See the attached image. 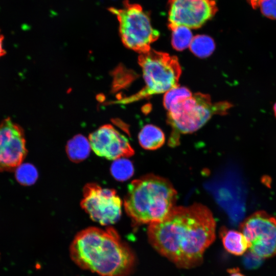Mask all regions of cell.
<instances>
[{
  "label": "cell",
  "instance_id": "obj_1",
  "mask_svg": "<svg viewBox=\"0 0 276 276\" xmlns=\"http://www.w3.org/2000/svg\"><path fill=\"white\" fill-rule=\"evenodd\" d=\"M216 222L211 211L200 203L175 206L163 220L149 224L150 243L180 268L200 264L215 239Z\"/></svg>",
  "mask_w": 276,
  "mask_h": 276
},
{
  "label": "cell",
  "instance_id": "obj_2",
  "mask_svg": "<svg viewBox=\"0 0 276 276\" xmlns=\"http://www.w3.org/2000/svg\"><path fill=\"white\" fill-rule=\"evenodd\" d=\"M70 251L77 265L100 276H129L135 264L133 251L110 226L105 229L90 227L79 232Z\"/></svg>",
  "mask_w": 276,
  "mask_h": 276
},
{
  "label": "cell",
  "instance_id": "obj_3",
  "mask_svg": "<svg viewBox=\"0 0 276 276\" xmlns=\"http://www.w3.org/2000/svg\"><path fill=\"white\" fill-rule=\"evenodd\" d=\"M177 192L169 180L147 174L132 181L124 198L125 211L137 224L163 220L175 206Z\"/></svg>",
  "mask_w": 276,
  "mask_h": 276
},
{
  "label": "cell",
  "instance_id": "obj_4",
  "mask_svg": "<svg viewBox=\"0 0 276 276\" xmlns=\"http://www.w3.org/2000/svg\"><path fill=\"white\" fill-rule=\"evenodd\" d=\"M226 102L213 103L210 96L197 93L181 99L167 110V122L172 129L169 144H178L180 134L194 132L215 114L224 115L231 107Z\"/></svg>",
  "mask_w": 276,
  "mask_h": 276
},
{
  "label": "cell",
  "instance_id": "obj_5",
  "mask_svg": "<svg viewBox=\"0 0 276 276\" xmlns=\"http://www.w3.org/2000/svg\"><path fill=\"white\" fill-rule=\"evenodd\" d=\"M138 61L142 70L145 86L137 93L122 100L123 103L166 93L179 86L181 68L176 56L150 49L140 54Z\"/></svg>",
  "mask_w": 276,
  "mask_h": 276
},
{
  "label": "cell",
  "instance_id": "obj_6",
  "mask_svg": "<svg viewBox=\"0 0 276 276\" xmlns=\"http://www.w3.org/2000/svg\"><path fill=\"white\" fill-rule=\"evenodd\" d=\"M110 11L118 18L121 40L126 47L140 54L151 49L159 33L153 28L149 17L140 5L126 2L122 8H112Z\"/></svg>",
  "mask_w": 276,
  "mask_h": 276
},
{
  "label": "cell",
  "instance_id": "obj_7",
  "mask_svg": "<svg viewBox=\"0 0 276 276\" xmlns=\"http://www.w3.org/2000/svg\"><path fill=\"white\" fill-rule=\"evenodd\" d=\"M80 204L93 221L102 225L114 224L121 216L122 201L117 192L95 183L84 186Z\"/></svg>",
  "mask_w": 276,
  "mask_h": 276
},
{
  "label": "cell",
  "instance_id": "obj_8",
  "mask_svg": "<svg viewBox=\"0 0 276 276\" xmlns=\"http://www.w3.org/2000/svg\"><path fill=\"white\" fill-rule=\"evenodd\" d=\"M250 251L261 258L276 256V217L257 212L240 225Z\"/></svg>",
  "mask_w": 276,
  "mask_h": 276
},
{
  "label": "cell",
  "instance_id": "obj_9",
  "mask_svg": "<svg viewBox=\"0 0 276 276\" xmlns=\"http://www.w3.org/2000/svg\"><path fill=\"white\" fill-rule=\"evenodd\" d=\"M168 27L189 29L201 27L217 11L214 0H169Z\"/></svg>",
  "mask_w": 276,
  "mask_h": 276
},
{
  "label": "cell",
  "instance_id": "obj_10",
  "mask_svg": "<svg viewBox=\"0 0 276 276\" xmlns=\"http://www.w3.org/2000/svg\"><path fill=\"white\" fill-rule=\"evenodd\" d=\"M27 153L22 128L10 118L0 124V172L15 170Z\"/></svg>",
  "mask_w": 276,
  "mask_h": 276
},
{
  "label": "cell",
  "instance_id": "obj_11",
  "mask_svg": "<svg viewBox=\"0 0 276 276\" xmlns=\"http://www.w3.org/2000/svg\"><path fill=\"white\" fill-rule=\"evenodd\" d=\"M91 148L98 156L110 160L133 155L134 150L128 139L111 125H104L90 134Z\"/></svg>",
  "mask_w": 276,
  "mask_h": 276
},
{
  "label": "cell",
  "instance_id": "obj_12",
  "mask_svg": "<svg viewBox=\"0 0 276 276\" xmlns=\"http://www.w3.org/2000/svg\"><path fill=\"white\" fill-rule=\"evenodd\" d=\"M220 235L224 248L232 255H242L248 248L247 241L241 232L222 227Z\"/></svg>",
  "mask_w": 276,
  "mask_h": 276
},
{
  "label": "cell",
  "instance_id": "obj_13",
  "mask_svg": "<svg viewBox=\"0 0 276 276\" xmlns=\"http://www.w3.org/2000/svg\"><path fill=\"white\" fill-rule=\"evenodd\" d=\"M138 140L142 148L153 150L159 148L164 145L165 136L159 128L153 125L147 124L139 132Z\"/></svg>",
  "mask_w": 276,
  "mask_h": 276
},
{
  "label": "cell",
  "instance_id": "obj_14",
  "mask_svg": "<svg viewBox=\"0 0 276 276\" xmlns=\"http://www.w3.org/2000/svg\"><path fill=\"white\" fill-rule=\"evenodd\" d=\"M90 149L88 139L81 134L76 135L69 140L66 146L68 157L75 163L86 159L90 153Z\"/></svg>",
  "mask_w": 276,
  "mask_h": 276
},
{
  "label": "cell",
  "instance_id": "obj_15",
  "mask_svg": "<svg viewBox=\"0 0 276 276\" xmlns=\"http://www.w3.org/2000/svg\"><path fill=\"white\" fill-rule=\"evenodd\" d=\"M189 47L194 54L200 58H204L213 52L215 45L210 37L205 35H198L193 37Z\"/></svg>",
  "mask_w": 276,
  "mask_h": 276
},
{
  "label": "cell",
  "instance_id": "obj_16",
  "mask_svg": "<svg viewBox=\"0 0 276 276\" xmlns=\"http://www.w3.org/2000/svg\"><path fill=\"white\" fill-rule=\"evenodd\" d=\"M110 171L115 179L120 181H124L133 175L134 168L130 160L123 157L114 160Z\"/></svg>",
  "mask_w": 276,
  "mask_h": 276
},
{
  "label": "cell",
  "instance_id": "obj_17",
  "mask_svg": "<svg viewBox=\"0 0 276 276\" xmlns=\"http://www.w3.org/2000/svg\"><path fill=\"white\" fill-rule=\"evenodd\" d=\"M172 44L179 51L189 47L193 39L190 29L184 26H178L172 30Z\"/></svg>",
  "mask_w": 276,
  "mask_h": 276
},
{
  "label": "cell",
  "instance_id": "obj_18",
  "mask_svg": "<svg viewBox=\"0 0 276 276\" xmlns=\"http://www.w3.org/2000/svg\"><path fill=\"white\" fill-rule=\"evenodd\" d=\"M17 181L24 186H31L36 181L38 174L35 167L28 163L20 165L15 169Z\"/></svg>",
  "mask_w": 276,
  "mask_h": 276
},
{
  "label": "cell",
  "instance_id": "obj_19",
  "mask_svg": "<svg viewBox=\"0 0 276 276\" xmlns=\"http://www.w3.org/2000/svg\"><path fill=\"white\" fill-rule=\"evenodd\" d=\"M193 94L187 88L177 86L165 93L164 98V105L168 110L174 103L182 99L190 97Z\"/></svg>",
  "mask_w": 276,
  "mask_h": 276
},
{
  "label": "cell",
  "instance_id": "obj_20",
  "mask_svg": "<svg viewBox=\"0 0 276 276\" xmlns=\"http://www.w3.org/2000/svg\"><path fill=\"white\" fill-rule=\"evenodd\" d=\"M259 7L266 17L276 19V0H261Z\"/></svg>",
  "mask_w": 276,
  "mask_h": 276
},
{
  "label": "cell",
  "instance_id": "obj_21",
  "mask_svg": "<svg viewBox=\"0 0 276 276\" xmlns=\"http://www.w3.org/2000/svg\"><path fill=\"white\" fill-rule=\"evenodd\" d=\"M262 262V258L250 251L246 253L243 258L244 266L249 269H254L259 267Z\"/></svg>",
  "mask_w": 276,
  "mask_h": 276
},
{
  "label": "cell",
  "instance_id": "obj_22",
  "mask_svg": "<svg viewBox=\"0 0 276 276\" xmlns=\"http://www.w3.org/2000/svg\"><path fill=\"white\" fill-rule=\"evenodd\" d=\"M4 36L0 30V58L6 54V51L3 47Z\"/></svg>",
  "mask_w": 276,
  "mask_h": 276
},
{
  "label": "cell",
  "instance_id": "obj_23",
  "mask_svg": "<svg viewBox=\"0 0 276 276\" xmlns=\"http://www.w3.org/2000/svg\"><path fill=\"white\" fill-rule=\"evenodd\" d=\"M254 9H257L259 5L261 0H248Z\"/></svg>",
  "mask_w": 276,
  "mask_h": 276
},
{
  "label": "cell",
  "instance_id": "obj_24",
  "mask_svg": "<svg viewBox=\"0 0 276 276\" xmlns=\"http://www.w3.org/2000/svg\"><path fill=\"white\" fill-rule=\"evenodd\" d=\"M229 272L231 273L229 276H245L235 269H231Z\"/></svg>",
  "mask_w": 276,
  "mask_h": 276
},
{
  "label": "cell",
  "instance_id": "obj_25",
  "mask_svg": "<svg viewBox=\"0 0 276 276\" xmlns=\"http://www.w3.org/2000/svg\"><path fill=\"white\" fill-rule=\"evenodd\" d=\"M273 111H274V115L276 117V102L274 104V106H273Z\"/></svg>",
  "mask_w": 276,
  "mask_h": 276
}]
</instances>
